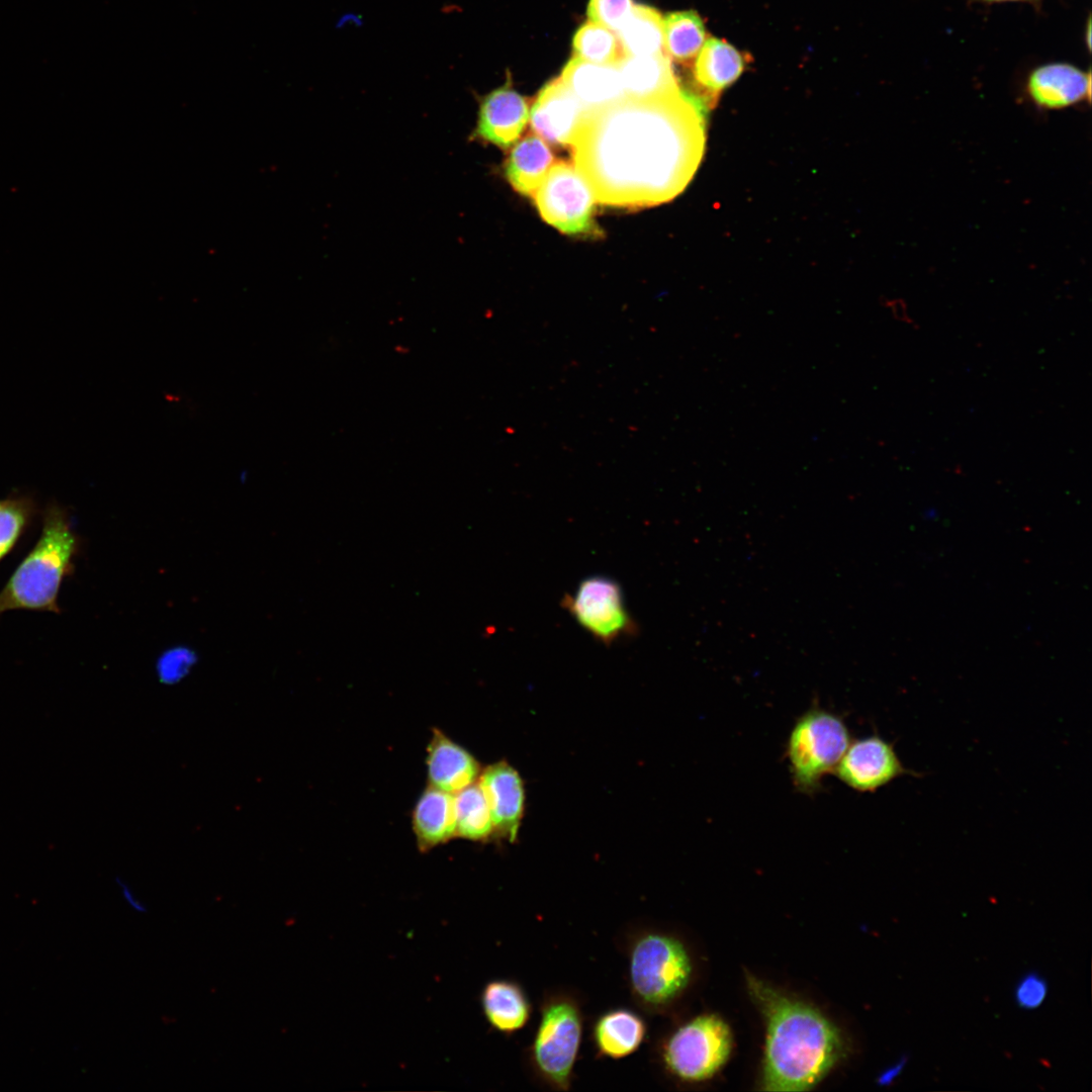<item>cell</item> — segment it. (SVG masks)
Here are the masks:
<instances>
[{"label":"cell","instance_id":"21","mask_svg":"<svg viewBox=\"0 0 1092 1092\" xmlns=\"http://www.w3.org/2000/svg\"><path fill=\"white\" fill-rule=\"evenodd\" d=\"M626 97L651 98L680 90L670 60L662 52L625 56L617 64Z\"/></svg>","mask_w":1092,"mask_h":1092},{"label":"cell","instance_id":"26","mask_svg":"<svg viewBox=\"0 0 1092 1092\" xmlns=\"http://www.w3.org/2000/svg\"><path fill=\"white\" fill-rule=\"evenodd\" d=\"M573 50L575 58L598 65H617L624 57L617 34L590 20L576 31Z\"/></svg>","mask_w":1092,"mask_h":1092},{"label":"cell","instance_id":"3","mask_svg":"<svg viewBox=\"0 0 1092 1092\" xmlns=\"http://www.w3.org/2000/svg\"><path fill=\"white\" fill-rule=\"evenodd\" d=\"M40 536L0 590V615L11 610L59 614L58 596L80 548L67 511L47 506Z\"/></svg>","mask_w":1092,"mask_h":1092},{"label":"cell","instance_id":"29","mask_svg":"<svg viewBox=\"0 0 1092 1092\" xmlns=\"http://www.w3.org/2000/svg\"><path fill=\"white\" fill-rule=\"evenodd\" d=\"M1049 992L1046 980L1037 972L1025 973L1016 983L1014 999L1017 1005L1025 1010L1038 1008L1045 1000Z\"/></svg>","mask_w":1092,"mask_h":1092},{"label":"cell","instance_id":"25","mask_svg":"<svg viewBox=\"0 0 1092 1092\" xmlns=\"http://www.w3.org/2000/svg\"><path fill=\"white\" fill-rule=\"evenodd\" d=\"M454 810L456 836L483 841L494 833L490 811L478 783L456 793Z\"/></svg>","mask_w":1092,"mask_h":1092},{"label":"cell","instance_id":"17","mask_svg":"<svg viewBox=\"0 0 1092 1092\" xmlns=\"http://www.w3.org/2000/svg\"><path fill=\"white\" fill-rule=\"evenodd\" d=\"M427 766L430 786L450 794L476 783L480 775L473 755L439 729L433 730L428 745Z\"/></svg>","mask_w":1092,"mask_h":1092},{"label":"cell","instance_id":"24","mask_svg":"<svg viewBox=\"0 0 1092 1092\" xmlns=\"http://www.w3.org/2000/svg\"><path fill=\"white\" fill-rule=\"evenodd\" d=\"M616 34L624 57L662 53L663 18L651 7L634 5Z\"/></svg>","mask_w":1092,"mask_h":1092},{"label":"cell","instance_id":"2","mask_svg":"<svg viewBox=\"0 0 1092 1092\" xmlns=\"http://www.w3.org/2000/svg\"><path fill=\"white\" fill-rule=\"evenodd\" d=\"M747 988L766 1025L761 1085L767 1091H806L843 1058L838 1028L816 1008L753 976Z\"/></svg>","mask_w":1092,"mask_h":1092},{"label":"cell","instance_id":"31","mask_svg":"<svg viewBox=\"0 0 1092 1092\" xmlns=\"http://www.w3.org/2000/svg\"><path fill=\"white\" fill-rule=\"evenodd\" d=\"M908 1056H902L898 1062L893 1064L888 1070H886L880 1077L879 1082L883 1085L892 1083L904 1070L908 1063Z\"/></svg>","mask_w":1092,"mask_h":1092},{"label":"cell","instance_id":"8","mask_svg":"<svg viewBox=\"0 0 1092 1092\" xmlns=\"http://www.w3.org/2000/svg\"><path fill=\"white\" fill-rule=\"evenodd\" d=\"M542 218L563 234L598 235L596 198L574 165L553 164L533 195Z\"/></svg>","mask_w":1092,"mask_h":1092},{"label":"cell","instance_id":"32","mask_svg":"<svg viewBox=\"0 0 1092 1092\" xmlns=\"http://www.w3.org/2000/svg\"><path fill=\"white\" fill-rule=\"evenodd\" d=\"M116 883L121 890L123 898L132 909L142 913L147 912V907L134 896L130 887L122 879H116Z\"/></svg>","mask_w":1092,"mask_h":1092},{"label":"cell","instance_id":"30","mask_svg":"<svg viewBox=\"0 0 1092 1092\" xmlns=\"http://www.w3.org/2000/svg\"><path fill=\"white\" fill-rule=\"evenodd\" d=\"M194 662L195 658L193 653L186 649L169 651L158 661V677L166 685L177 684L189 673Z\"/></svg>","mask_w":1092,"mask_h":1092},{"label":"cell","instance_id":"6","mask_svg":"<svg viewBox=\"0 0 1092 1092\" xmlns=\"http://www.w3.org/2000/svg\"><path fill=\"white\" fill-rule=\"evenodd\" d=\"M850 742L848 727L839 715L819 706L803 713L792 727L786 749L797 791L817 793L824 777L834 772Z\"/></svg>","mask_w":1092,"mask_h":1092},{"label":"cell","instance_id":"11","mask_svg":"<svg viewBox=\"0 0 1092 1092\" xmlns=\"http://www.w3.org/2000/svg\"><path fill=\"white\" fill-rule=\"evenodd\" d=\"M529 117L528 101L508 82L480 98L476 125L470 138L509 149L522 134Z\"/></svg>","mask_w":1092,"mask_h":1092},{"label":"cell","instance_id":"16","mask_svg":"<svg viewBox=\"0 0 1092 1092\" xmlns=\"http://www.w3.org/2000/svg\"><path fill=\"white\" fill-rule=\"evenodd\" d=\"M647 1036V1023L637 1011L615 1007L592 1023L590 1039L599 1058L620 1060L639 1050Z\"/></svg>","mask_w":1092,"mask_h":1092},{"label":"cell","instance_id":"5","mask_svg":"<svg viewBox=\"0 0 1092 1092\" xmlns=\"http://www.w3.org/2000/svg\"><path fill=\"white\" fill-rule=\"evenodd\" d=\"M580 998L566 989L544 994L538 1023L527 1050V1065L534 1079L553 1091L571 1088L583 1034Z\"/></svg>","mask_w":1092,"mask_h":1092},{"label":"cell","instance_id":"12","mask_svg":"<svg viewBox=\"0 0 1092 1092\" xmlns=\"http://www.w3.org/2000/svg\"><path fill=\"white\" fill-rule=\"evenodd\" d=\"M586 114L579 100L560 78L547 83L530 108L534 131L545 142L570 147L575 130Z\"/></svg>","mask_w":1092,"mask_h":1092},{"label":"cell","instance_id":"15","mask_svg":"<svg viewBox=\"0 0 1092 1092\" xmlns=\"http://www.w3.org/2000/svg\"><path fill=\"white\" fill-rule=\"evenodd\" d=\"M1026 93L1042 109H1061L1090 101L1091 74L1070 64L1043 65L1028 76Z\"/></svg>","mask_w":1092,"mask_h":1092},{"label":"cell","instance_id":"34","mask_svg":"<svg viewBox=\"0 0 1092 1092\" xmlns=\"http://www.w3.org/2000/svg\"><path fill=\"white\" fill-rule=\"evenodd\" d=\"M987 2H1000V1H1035V0H983Z\"/></svg>","mask_w":1092,"mask_h":1092},{"label":"cell","instance_id":"9","mask_svg":"<svg viewBox=\"0 0 1092 1092\" xmlns=\"http://www.w3.org/2000/svg\"><path fill=\"white\" fill-rule=\"evenodd\" d=\"M562 606L584 631L606 645L637 632L622 588L610 577L584 578L573 594L565 596Z\"/></svg>","mask_w":1092,"mask_h":1092},{"label":"cell","instance_id":"22","mask_svg":"<svg viewBox=\"0 0 1092 1092\" xmlns=\"http://www.w3.org/2000/svg\"><path fill=\"white\" fill-rule=\"evenodd\" d=\"M553 161L547 143L537 134H529L514 144L504 165V174L517 192L533 196Z\"/></svg>","mask_w":1092,"mask_h":1092},{"label":"cell","instance_id":"1","mask_svg":"<svg viewBox=\"0 0 1092 1092\" xmlns=\"http://www.w3.org/2000/svg\"><path fill=\"white\" fill-rule=\"evenodd\" d=\"M705 141L704 105L680 89L625 97L587 112L570 148L596 201L646 207L684 191L702 161Z\"/></svg>","mask_w":1092,"mask_h":1092},{"label":"cell","instance_id":"13","mask_svg":"<svg viewBox=\"0 0 1092 1092\" xmlns=\"http://www.w3.org/2000/svg\"><path fill=\"white\" fill-rule=\"evenodd\" d=\"M486 799L493 832L515 841L524 813L525 791L518 771L506 761L488 765L478 777Z\"/></svg>","mask_w":1092,"mask_h":1092},{"label":"cell","instance_id":"4","mask_svg":"<svg viewBox=\"0 0 1092 1092\" xmlns=\"http://www.w3.org/2000/svg\"><path fill=\"white\" fill-rule=\"evenodd\" d=\"M624 953L631 998L645 1013L664 1011L690 985L693 962L689 949L665 930L647 924L634 926L626 933Z\"/></svg>","mask_w":1092,"mask_h":1092},{"label":"cell","instance_id":"18","mask_svg":"<svg viewBox=\"0 0 1092 1092\" xmlns=\"http://www.w3.org/2000/svg\"><path fill=\"white\" fill-rule=\"evenodd\" d=\"M587 112L626 97L617 65H598L572 58L560 78Z\"/></svg>","mask_w":1092,"mask_h":1092},{"label":"cell","instance_id":"20","mask_svg":"<svg viewBox=\"0 0 1092 1092\" xmlns=\"http://www.w3.org/2000/svg\"><path fill=\"white\" fill-rule=\"evenodd\" d=\"M413 829L422 852L446 843L456 836L454 796L428 786L413 812Z\"/></svg>","mask_w":1092,"mask_h":1092},{"label":"cell","instance_id":"10","mask_svg":"<svg viewBox=\"0 0 1092 1092\" xmlns=\"http://www.w3.org/2000/svg\"><path fill=\"white\" fill-rule=\"evenodd\" d=\"M834 774L844 785L860 793L876 792L904 775L920 776L905 767L894 745L879 735L850 742Z\"/></svg>","mask_w":1092,"mask_h":1092},{"label":"cell","instance_id":"19","mask_svg":"<svg viewBox=\"0 0 1092 1092\" xmlns=\"http://www.w3.org/2000/svg\"><path fill=\"white\" fill-rule=\"evenodd\" d=\"M480 1006L486 1022L495 1031L513 1034L529 1022L532 1004L524 987L512 979L487 982L480 993Z\"/></svg>","mask_w":1092,"mask_h":1092},{"label":"cell","instance_id":"23","mask_svg":"<svg viewBox=\"0 0 1092 1092\" xmlns=\"http://www.w3.org/2000/svg\"><path fill=\"white\" fill-rule=\"evenodd\" d=\"M705 24L695 11H677L663 18L662 49L669 60L691 65L706 41Z\"/></svg>","mask_w":1092,"mask_h":1092},{"label":"cell","instance_id":"28","mask_svg":"<svg viewBox=\"0 0 1092 1092\" xmlns=\"http://www.w3.org/2000/svg\"><path fill=\"white\" fill-rule=\"evenodd\" d=\"M633 6L632 0H589L587 14L590 21L616 32L630 15Z\"/></svg>","mask_w":1092,"mask_h":1092},{"label":"cell","instance_id":"14","mask_svg":"<svg viewBox=\"0 0 1092 1092\" xmlns=\"http://www.w3.org/2000/svg\"><path fill=\"white\" fill-rule=\"evenodd\" d=\"M748 57L728 41L708 37L699 52L693 69L698 100L713 105L721 92L743 73Z\"/></svg>","mask_w":1092,"mask_h":1092},{"label":"cell","instance_id":"27","mask_svg":"<svg viewBox=\"0 0 1092 1092\" xmlns=\"http://www.w3.org/2000/svg\"><path fill=\"white\" fill-rule=\"evenodd\" d=\"M35 512V502L29 495L0 499V560L16 545Z\"/></svg>","mask_w":1092,"mask_h":1092},{"label":"cell","instance_id":"33","mask_svg":"<svg viewBox=\"0 0 1092 1092\" xmlns=\"http://www.w3.org/2000/svg\"><path fill=\"white\" fill-rule=\"evenodd\" d=\"M1086 34H1087L1088 48H1090V41H1091V37H1090V35H1091V24H1090V21H1088Z\"/></svg>","mask_w":1092,"mask_h":1092},{"label":"cell","instance_id":"7","mask_svg":"<svg viewBox=\"0 0 1092 1092\" xmlns=\"http://www.w3.org/2000/svg\"><path fill=\"white\" fill-rule=\"evenodd\" d=\"M732 1034L715 1014L694 1017L674 1028L658 1046V1062L671 1078L698 1083L711 1078L727 1061Z\"/></svg>","mask_w":1092,"mask_h":1092}]
</instances>
